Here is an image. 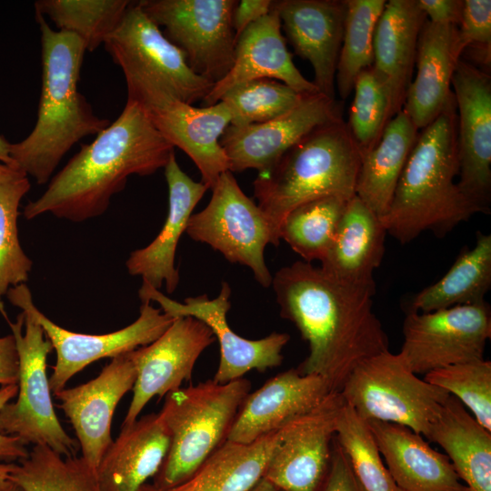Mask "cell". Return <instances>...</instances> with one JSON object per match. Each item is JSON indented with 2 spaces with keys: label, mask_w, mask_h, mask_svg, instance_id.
Here are the masks:
<instances>
[{
  "label": "cell",
  "mask_w": 491,
  "mask_h": 491,
  "mask_svg": "<svg viewBox=\"0 0 491 491\" xmlns=\"http://www.w3.org/2000/svg\"><path fill=\"white\" fill-rule=\"evenodd\" d=\"M41 34L42 86L37 119L22 141L10 143L12 165L45 185L62 158L82 138L110 125L98 117L78 90L86 48L76 35L55 31L35 14Z\"/></svg>",
  "instance_id": "3"
},
{
  "label": "cell",
  "mask_w": 491,
  "mask_h": 491,
  "mask_svg": "<svg viewBox=\"0 0 491 491\" xmlns=\"http://www.w3.org/2000/svg\"><path fill=\"white\" fill-rule=\"evenodd\" d=\"M135 379L136 369L128 352L113 357L94 379L54 394L75 432L82 457L95 469L113 441L115 408L133 389Z\"/></svg>",
  "instance_id": "19"
},
{
  "label": "cell",
  "mask_w": 491,
  "mask_h": 491,
  "mask_svg": "<svg viewBox=\"0 0 491 491\" xmlns=\"http://www.w3.org/2000/svg\"><path fill=\"white\" fill-rule=\"evenodd\" d=\"M15 464L0 463V487H2L9 479V475L13 470Z\"/></svg>",
  "instance_id": "50"
},
{
  "label": "cell",
  "mask_w": 491,
  "mask_h": 491,
  "mask_svg": "<svg viewBox=\"0 0 491 491\" xmlns=\"http://www.w3.org/2000/svg\"><path fill=\"white\" fill-rule=\"evenodd\" d=\"M18 392L17 385H7L0 387V411L14 398ZM25 445L15 436L4 435L0 432V458L5 460H21L28 456Z\"/></svg>",
  "instance_id": "47"
},
{
  "label": "cell",
  "mask_w": 491,
  "mask_h": 491,
  "mask_svg": "<svg viewBox=\"0 0 491 491\" xmlns=\"http://www.w3.org/2000/svg\"><path fill=\"white\" fill-rule=\"evenodd\" d=\"M19 359L13 334L0 337V385H17Z\"/></svg>",
  "instance_id": "48"
},
{
  "label": "cell",
  "mask_w": 491,
  "mask_h": 491,
  "mask_svg": "<svg viewBox=\"0 0 491 491\" xmlns=\"http://www.w3.org/2000/svg\"><path fill=\"white\" fill-rule=\"evenodd\" d=\"M386 229L381 218L356 195L346 206L335 241L321 268L351 284H376L374 272L383 260Z\"/></svg>",
  "instance_id": "29"
},
{
  "label": "cell",
  "mask_w": 491,
  "mask_h": 491,
  "mask_svg": "<svg viewBox=\"0 0 491 491\" xmlns=\"http://www.w3.org/2000/svg\"><path fill=\"white\" fill-rule=\"evenodd\" d=\"M456 108L458 186L478 213L491 203V79L460 59L452 79Z\"/></svg>",
  "instance_id": "14"
},
{
  "label": "cell",
  "mask_w": 491,
  "mask_h": 491,
  "mask_svg": "<svg viewBox=\"0 0 491 491\" xmlns=\"http://www.w3.org/2000/svg\"><path fill=\"white\" fill-rule=\"evenodd\" d=\"M173 154L174 145L145 109L126 100L120 115L92 143L81 145L46 190L25 206L23 215L31 220L49 213L75 223L100 216L130 175H149L165 168Z\"/></svg>",
  "instance_id": "2"
},
{
  "label": "cell",
  "mask_w": 491,
  "mask_h": 491,
  "mask_svg": "<svg viewBox=\"0 0 491 491\" xmlns=\"http://www.w3.org/2000/svg\"><path fill=\"white\" fill-rule=\"evenodd\" d=\"M138 295L141 302H156L163 312L174 318L193 316L212 330L220 346L219 366L213 378L216 383L225 384L242 378L253 369L265 372L282 364V350L290 339L289 335L273 332L264 338L250 340L230 328L226 314L231 307V288L225 281L222 282L220 293L214 299L200 295L179 303L145 283Z\"/></svg>",
  "instance_id": "15"
},
{
  "label": "cell",
  "mask_w": 491,
  "mask_h": 491,
  "mask_svg": "<svg viewBox=\"0 0 491 491\" xmlns=\"http://www.w3.org/2000/svg\"><path fill=\"white\" fill-rule=\"evenodd\" d=\"M341 119V104L336 98L320 92L306 94L295 108L273 120L245 126L229 125L220 144L232 173L263 172L314 129Z\"/></svg>",
  "instance_id": "17"
},
{
  "label": "cell",
  "mask_w": 491,
  "mask_h": 491,
  "mask_svg": "<svg viewBox=\"0 0 491 491\" xmlns=\"http://www.w3.org/2000/svg\"><path fill=\"white\" fill-rule=\"evenodd\" d=\"M260 78L277 80L302 94L319 92L293 62L282 35L281 21L275 1L266 15L249 25L238 36L231 69L214 85L202 101L203 105L218 103L222 95L236 85Z\"/></svg>",
  "instance_id": "23"
},
{
  "label": "cell",
  "mask_w": 491,
  "mask_h": 491,
  "mask_svg": "<svg viewBox=\"0 0 491 491\" xmlns=\"http://www.w3.org/2000/svg\"><path fill=\"white\" fill-rule=\"evenodd\" d=\"M250 491H281L269 481L262 478Z\"/></svg>",
  "instance_id": "51"
},
{
  "label": "cell",
  "mask_w": 491,
  "mask_h": 491,
  "mask_svg": "<svg viewBox=\"0 0 491 491\" xmlns=\"http://www.w3.org/2000/svg\"><path fill=\"white\" fill-rule=\"evenodd\" d=\"M128 0H39L35 14L48 17L60 31L79 37L86 51H94L118 26Z\"/></svg>",
  "instance_id": "37"
},
{
  "label": "cell",
  "mask_w": 491,
  "mask_h": 491,
  "mask_svg": "<svg viewBox=\"0 0 491 491\" xmlns=\"http://www.w3.org/2000/svg\"><path fill=\"white\" fill-rule=\"evenodd\" d=\"M275 6L295 53L311 64L314 85L323 95L335 98L346 0H275Z\"/></svg>",
  "instance_id": "21"
},
{
  "label": "cell",
  "mask_w": 491,
  "mask_h": 491,
  "mask_svg": "<svg viewBox=\"0 0 491 491\" xmlns=\"http://www.w3.org/2000/svg\"><path fill=\"white\" fill-rule=\"evenodd\" d=\"M458 37L469 56L485 67L491 58V1L463 0ZM463 53V54H464Z\"/></svg>",
  "instance_id": "43"
},
{
  "label": "cell",
  "mask_w": 491,
  "mask_h": 491,
  "mask_svg": "<svg viewBox=\"0 0 491 491\" xmlns=\"http://www.w3.org/2000/svg\"><path fill=\"white\" fill-rule=\"evenodd\" d=\"M138 491H160L158 490L157 488H155L153 484H144L139 489Z\"/></svg>",
  "instance_id": "53"
},
{
  "label": "cell",
  "mask_w": 491,
  "mask_h": 491,
  "mask_svg": "<svg viewBox=\"0 0 491 491\" xmlns=\"http://www.w3.org/2000/svg\"><path fill=\"white\" fill-rule=\"evenodd\" d=\"M490 288L491 235L477 232L474 247H464L439 280L417 293L410 310L427 313L482 303Z\"/></svg>",
  "instance_id": "33"
},
{
  "label": "cell",
  "mask_w": 491,
  "mask_h": 491,
  "mask_svg": "<svg viewBox=\"0 0 491 491\" xmlns=\"http://www.w3.org/2000/svg\"><path fill=\"white\" fill-rule=\"evenodd\" d=\"M353 90L355 95L346 124L364 155L377 144L388 123V99L371 67L357 75Z\"/></svg>",
  "instance_id": "42"
},
{
  "label": "cell",
  "mask_w": 491,
  "mask_h": 491,
  "mask_svg": "<svg viewBox=\"0 0 491 491\" xmlns=\"http://www.w3.org/2000/svg\"><path fill=\"white\" fill-rule=\"evenodd\" d=\"M344 404L340 393L332 392L314 410L290 421L263 478L281 491H318L329 469Z\"/></svg>",
  "instance_id": "16"
},
{
  "label": "cell",
  "mask_w": 491,
  "mask_h": 491,
  "mask_svg": "<svg viewBox=\"0 0 491 491\" xmlns=\"http://www.w3.org/2000/svg\"><path fill=\"white\" fill-rule=\"evenodd\" d=\"M455 97L418 133L387 213L386 232L402 245L426 231L443 237L478 213L460 190Z\"/></svg>",
  "instance_id": "4"
},
{
  "label": "cell",
  "mask_w": 491,
  "mask_h": 491,
  "mask_svg": "<svg viewBox=\"0 0 491 491\" xmlns=\"http://www.w3.org/2000/svg\"><path fill=\"white\" fill-rule=\"evenodd\" d=\"M327 383L296 368L280 373L245 398L227 440L248 444L317 407L330 394Z\"/></svg>",
  "instance_id": "22"
},
{
  "label": "cell",
  "mask_w": 491,
  "mask_h": 491,
  "mask_svg": "<svg viewBox=\"0 0 491 491\" xmlns=\"http://www.w3.org/2000/svg\"><path fill=\"white\" fill-rule=\"evenodd\" d=\"M426 20L417 0H389L377 21L371 68L387 95L388 122L404 106Z\"/></svg>",
  "instance_id": "26"
},
{
  "label": "cell",
  "mask_w": 491,
  "mask_h": 491,
  "mask_svg": "<svg viewBox=\"0 0 491 491\" xmlns=\"http://www.w3.org/2000/svg\"><path fill=\"white\" fill-rule=\"evenodd\" d=\"M168 185V214L156 237L146 246L133 251L125 262L131 276H138L143 283L160 290L163 284L168 294L179 284V271L175 257L179 239L185 232L192 212L208 189L195 182L179 166L173 154L165 166Z\"/></svg>",
  "instance_id": "24"
},
{
  "label": "cell",
  "mask_w": 491,
  "mask_h": 491,
  "mask_svg": "<svg viewBox=\"0 0 491 491\" xmlns=\"http://www.w3.org/2000/svg\"><path fill=\"white\" fill-rule=\"evenodd\" d=\"M464 49L458 28L426 20L416 46V74L403 106L416 129L431 124L454 97L452 79Z\"/></svg>",
  "instance_id": "25"
},
{
  "label": "cell",
  "mask_w": 491,
  "mask_h": 491,
  "mask_svg": "<svg viewBox=\"0 0 491 491\" xmlns=\"http://www.w3.org/2000/svg\"><path fill=\"white\" fill-rule=\"evenodd\" d=\"M148 18L184 54L188 66L215 84L231 69L236 0H140Z\"/></svg>",
  "instance_id": "11"
},
{
  "label": "cell",
  "mask_w": 491,
  "mask_h": 491,
  "mask_svg": "<svg viewBox=\"0 0 491 491\" xmlns=\"http://www.w3.org/2000/svg\"><path fill=\"white\" fill-rule=\"evenodd\" d=\"M399 354L416 375L484 359L491 312L484 301L427 313L408 310Z\"/></svg>",
  "instance_id": "13"
},
{
  "label": "cell",
  "mask_w": 491,
  "mask_h": 491,
  "mask_svg": "<svg viewBox=\"0 0 491 491\" xmlns=\"http://www.w3.org/2000/svg\"><path fill=\"white\" fill-rule=\"evenodd\" d=\"M318 491H365L336 438L333 441L329 469Z\"/></svg>",
  "instance_id": "44"
},
{
  "label": "cell",
  "mask_w": 491,
  "mask_h": 491,
  "mask_svg": "<svg viewBox=\"0 0 491 491\" xmlns=\"http://www.w3.org/2000/svg\"><path fill=\"white\" fill-rule=\"evenodd\" d=\"M326 196L305 203L287 214L279 235L305 262L322 261L330 250L347 202Z\"/></svg>",
  "instance_id": "36"
},
{
  "label": "cell",
  "mask_w": 491,
  "mask_h": 491,
  "mask_svg": "<svg viewBox=\"0 0 491 491\" xmlns=\"http://www.w3.org/2000/svg\"><path fill=\"white\" fill-rule=\"evenodd\" d=\"M15 340L19 359L17 399L0 411V432L26 446H43L63 456H73L76 442L64 429L55 412L46 361L53 346L42 326L21 312L15 323L5 319Z\"/></svg>",
  "instance_id": "9"
},
{
  "label": "cell",
  "mask_w": 491,
  "mask_h": 491,
  "mask_svg": "<svg viewBox=\"0 0 491 491\" xmlns=\"http://www.w3.org/2000/svg\"><path fill=\"white\" fill-rule=\"evenodd\" d=\"M250 389L251 383L243 377L225 384L208 379L165 395L159 414L170 444L153 477L155 488L167 491L189 479L227 440Z\"/></svg>",
  "instance_id": "6"
},
{
  "label": "cell",
  "mask_w": 491,
  "mask_h": 491,
  "mask_svg": "<svg viewBox=\"0 0 491 491\" xmlns=\"http://www.w3.org/2000/svg\"><path fill=\"white\" fill-rule=\"evenodd\" d=\"M272 286L280 316L308 343L309 354L296 369L322 377L332 392L341 390L361 362L389 350L374 311L376 284L347 283L296 261L280 268Z\"/></svg>",
  "instance_id": "1"
},
{
  "label": "cell",
  "mask_w": 491,
  "mask_h": 491,
  "mask_svg": "<svg viewBox=\"0 0 491 491\" xmlns=\"http://www.w3.org/2000/svg\"><path fill=\"white\" fill-rule=\"evenodd\" d=\"M424 379L457 398L491 431V362L480 359L433 370Z\"/></svg>",
  "instance_id": "41"
},
{
  "label": "cell",
  "mask_w": 491,
  "mask_h": 491,
  "mask_svg": "<svg viewBox=\"0 0 491 491\" xmlns=\"http://www.w3.org/2000/svg\"><path fill=\"white\" fill-rule=\"evenodd\" d=\"M30 187L26 173L0 162V303L9 288L27 282L33 266L17 226L20 203Z\"/></svg>",
  "instance_id": "34"
},
{
  "label": "cell",
  "mask_w": 491,
  "mask_h": 491,
  "mask_svg": "<svg viewBox=\"0 0 491 491\" xmlns=\"http://www.w3.org/2000/svg\"><path fill=\"white\" fill-rule=\"evenodd\" d=\"M417 3L427 21L458 26L463 0H417Z\"/></svg>",
  "instance_id": "45"
},
{
  "label": "cell",
  "mask_w": 491,
  "mask_h": 491,
  "mask_svg": "<svg viewBox=\"0 0 491 491\" xmlns=\"http://www.w3.org/2000/svg\"><path fill=\"white\" fill-rule=\"evenodd\" d=\"M142 107L161 135L192 159L201 174V182L212 189L219 176L229 170L220 144L231 122L227 106L219 101L195 107L175 97L163 96Z\"/></svg>",
  "instance_id": "20"
},
{
  "label": "cell",
  "mask_w": 491,
  "mask_h": 491,
  "mask_svg": "<svg viewBox=\"0 0 491 491\" xmlns=\"http://www.w3.org/2000/svg\"><path fill=\"white\" fill-rule=\"evenodd\" d=\"M273 3L274 0L237 1L233 13V27L236 40L249 25L271 11Z\"/></svg>",
  "instance_id": "46"
},
{
  "label": "cell",
  "mask_w": 491,
  "mask_h": 491,
  "mask_svg": "<svg viewBox=\"0 0 491 491\" xmlns=\"http://www.w3.org/2000/svg\"><path fill=\"white\" fill-rule=\"evenodd\" d=\"M10 143L0 135V162L7 165L12 164L9 155Z\"/></svg>",
  "instance_id": "49"
},
{
  "label": "cell",
  "mask_w": 491,
  "mask_h": 491,
  "mask_svg": "<svg viewBox=\"0 0 491 491\" xmlns=\"http://www.w3.org/2000/svg\"><path fill=\"white\" fill-rule=\"evenodd\" d=\"M446 452L470 491H491V431L450 395L425 436Z\"/></svg>",
  "instance_id": "30"
},
{
  "label": "cell",
  "mask_w": 491,
  "mask_h": 491,
  "mask_svg": "<svg viewBox=\"0 0 491 491\" xmlns=\"http://www.w3.org/2000/svg\"><path fill=\"white\" fill-rule=\"evenodd\" d=\"M335 438L365 491H403L390 475L367 423L346 403L337 416Z\"/></svg>",
  "instance_id": "39"
},
{
  "label": "cell",
  "mask_w": 491,
  "mask_h": 491,
  "mask_svg": "<svg viewBox=\"0 0 491 491\" xmlns=\"http://www.w3.org/2000/svg\"><path fill=\"white\" fill-rule=\"evenodd\" d=\"M0 491H24L18 485L8 480L2 487Z\"/></svg>",
  "instance_id": "52"
},
{
  "label": "cell",
  "mask_w": 491,
  "mask_h": 491,
  "mask_svg": "<svg viewBox=\"0 0 491 491\" xmlns=\"http://www.w3.org/2000/svg\"><path fill=\"white\" fill-rule=\"evenodd\" d=\"M287 425L248 444L226 440L189 479L167 491H250L263 478Z\"/></svg>",
  "instance_id": "32"
},
{
  "label": "cell",
  "mask_w": 491,
  "mask_h": 491,
  "mask_svg": "<svg viewBox=\"0 0 491 491\" xmlns=\"http://www.w3.org/2000/svg\"><path fill=\"white\" fill-rule=\"evenodd\" d=\"M361 158L341 119L314 129L270 168L258 172L254 195L279 240L281 224L296 207L326 196L356 195Z\"/></svg>",
  "instance_id": "5"
},
{
  "label": "cell",
  "mask_w": 491,
  "mask_h": 491,
  "mask_svg": "<svg viewBox=\"0 0 491 491\" xmlns=\"http://www.w3.org/2000/svg\"><path fill=\"white\" fill-rule=\"evenodd\" d=\"M8 480L24 491H101L95 469L82 456H63L43 446L15 464Z\"/></svg>",
  "instance_id": "35"
},
{
  "label": "cell",
  "mask_w": 491,
  "mask_h": 491,
  "mask_svg": "<svg viewBox=\"0 0 491 491\" xmlns=\"http://www.w3.org/2000/svg\"><path fill=\"white\" fill-rule=\"evenodd\" d=\"M104 46L124 73L127 99L145 105L162 96L193 105L203 101L214 83L196 75L183 52L131 1L120 24Z\"/></svg>",
  "instance_id": "7"
},
{
  "label": "cell",
  "mask_w": 491,
  "mask_h": 491,
  "mask_svg": "<svg viewBox=\"0 0 491 491\" xmlns=\"http://www.w3.org/2000/svg\"><path fill=\"white\" fill-rule=\"evenodd\" d=\"M208 205L192 214L185 229L195 241L205 243L231 263L250 268L265 288L273 276L265 262L268 244L279 238L260 207L241 189L231 171L224 172L213 186Z\"/></svg>",
  "instance_id": "10"
},
{
  "label": "cell",
  "mask_w": 491,
  "mask_h": 491,
  "mask_svg": "<svg viewBox=\"0 0 491 491\" xmlns=\"http://www.w3.org/2000/svg\"><path fill=\"white\" fill-rule=\"evenodd\" d=\"M339 393L363 420L401 425L424 437L450 396L389 350L361 362Z\"/></svg>",
  "instance_id": "8"
},
{
  "label": "cell",
  "mask_w": 491,
  "mask_h": 491,
  "mask_svg": "<svg viewBox=\"0 0 491 491\" xmlns=\"http://www.w3.org/2000/svg\"><path fill=\"white\" fill-rule=\"evenodd\" d=\"M169 444L159 413L121 426L95 468L101 491H138L159 470Z\"/></svg>",
  "instance_id": "28"
},
{
  "label": "cell",
  "mask_w": 491,
  "mask_h": 491,
  "mask_svg": "<svg viewBox=\"0 0 491 491\" xmlns=\"http://www.w3.org/2000/svg\"><path fill=\"white\" fill-rule=\"evenodd\" d=\"M394 481L403 491H470L446 454L410 428L366 421Z\"/></svg>",
  "instance_id": "27"
},
{
  "label": "cell",
  "mask_w": 491,
  "mask_h": 491,
  "mask_svg": "<svg viewBox=\"0 0 491 491\" xmlns=\"http://www.w3.org/2000/svg\"><path fill=\"white\" fill-rule=\"evenodd\" d=\"M418 129L402 109L386 125L377 144L362 155L356 195L382 218L416 144Z\"/></svg>",
  "instance_id": "31"
},
{
  "label": "cell",
  "mask_w": 491,
  "mask_h": 491,
  "mask_svg": "<svg viewBox=\"0 0 491 491\" xmlns=\"http://www.w3.org/2000/svg\"><path fill=\"white\" fill-rule=\"evenodd\" d=\"M386 0H346L344 34L336 85L342 100L354 88L357 75L374 63V35Z\"/></svg>",
  "instance_id": "38"
},
{
  "label": "cell",
  "mask_w": 491,
  "mask_h": 491,
  "mask_svg": "<svg viewBox=\"0 0 491 491\" xmlns=\"http://www.w3.org/2000/svg\"><path fill=\"white\" fill-rule=\"evenodd\" d=\"M215 340L205 323L179 316L154 342L131 351L136 379L122 426L134 423L154 396L162 398L189 381L196 360Z\"/></svg>",
  "instance_id": "18"
},
{
  "label": "cell",
  "mask_w": 491,
  "mask_h": 491,
  "mask_svg": "<svg viewBox=\"0 0 491 491\" xmlns=\"http://www.w3.org/2000/svg\"><path fill=\"white\" fill-rule=\"evenodd\" d=\"M9 302L29 314L43 328L56 353V362L49 377L55 394L88 365L105 357H115L147 346L157 339L173 323L174 317L144 301L138 318L129 326L102 335L83 334L61 327L45 316L34 304L26 284L9 288Z\"/></svg>",
  "instance_id": "12"
},
{
  "label": "cell",
  "mask_w": 491,
  "mask_h": 491,
  "mask_svg": "<svg viewBox=\"0 0 491 491\" xmlns=\"http://www.w3.org/2000/svg\"><path fill=\"white\" fill-rule=\"evenodd\" d=\"M306 94L275 79L246 81L227 90L221 97L231 115L230 125L262 124L295 108Z\"/></svg>",
  "instance_id": "40"
}]
</instances>
